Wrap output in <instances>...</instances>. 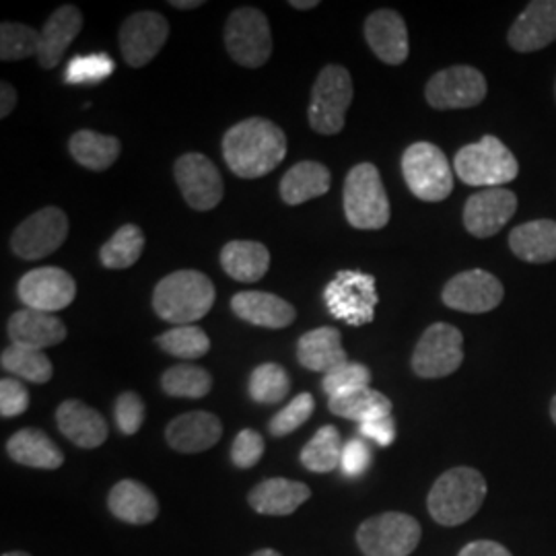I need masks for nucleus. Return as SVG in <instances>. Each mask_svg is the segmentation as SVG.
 Instances as JSON below:
<instances>
[{"label":"nucleus","instance_id":"c03bdc74","mask_svg":"<svg viewBox=\"0 0 556 556\" xmlns=\"http://www.w3.org/2000/svg\"><path fill=\"white\" fill-rule=\"evenodd\" d=\"M116 64L108 54H91V56H75L66 66L64 80L71 85L83 83H100L114 73Z\"/></svg>","mask_w":556,"mask_h":556},{"label":"nucleus","instance_id":"864d4df0","mask_svg":"<svg viewBox=\"0 0 556 556\" xmlns=\"http://www.w3.org/2000/svg\"><path fill=\"white\" fill-rule=\"evenodd\" d=\"M174 9H181V11H188V9H199L204 4V0H172L169 2Z\"/></svg>","mask_w":556,"mask_h":556},{"label":"nucleus","instance_id":"f704fd0d","mask_svg":"<svg viewBox=\"0 0 556 556\" xmlns=\"http://www.w3.org/2000/svg\"><path fill=\"white\" fill-rule=\"evenodd\" d=\"M342 457V441L337 427H321L301 452V464L314 475L334 472Z\"/></svg>","mask_w":556,"mask_h":556},{"label":"nucleus","instance_id":"bb28decb","mask_svg":"<svg viewBox=\"0 0 556 556\" xmlns=\"http://www.w3.org/2000/svg\"><path fill=\"white\" fill-rule=\"evenodd\" d=\"M108 507L112 516L124 523L147 526L160 516V501L149 486L137 480H119L108 495Z\"/></svg>","mask_w":556,"mask_h":556},{"label":"nucleus","instance_id":"9d476101","mask_svg":"<svg viewBox=\"0 0 556 556\" xmlns=\"http://www.w3.org/2000/svg\"><path fill=\"white\" fill-rule=\"evenodd\" d=\"M225 46L239 66H264L273 54V36L266 15L254 7L236 9L225 25Z\"/></svg>","mask_w":556,"mask_h":556},{"label":"nucleus","instance_id":"79ce46f5","mask_svg":"<svg viewBox=\"0 0 556 556\" xmlns=\"http://www.w3.org/2000/svg\"><path fill=\"white\" fill-rule=\"evenodd\" d=\"M371 386V371L363 363H344L334 371L326 374L321 390L330 397L346 396Z\"/></svg>","mask_w":556,"mask_h":556},{"label":"nucleus","instance_id":"e433bc0d","mask_svg":"<svg viewBox=\"0 0 556 556\" xmlns=\"http://www.w3.org/2000/svg\"><path fill=\"white\" fill-rule=\"evenodd\" d=\"M0 365L4 371L31 383H48L54 376L52 361L43 355V351L23 349L17 344H11L2 351Z\"/></svg>","mask_w":556,"mask_h":556},{"label":"nucleus","instance_id":"f257e3e1","mask_svg":"<svg viewBox=\"0 0 556 556\" xmlns=\"http://www.w3.org/2000/svg\"><path fill=\"white\" fill-rule=\"evenodd\" d=\"M223 157L238 178H264L287 157V137L270 119H243L225 132Z\"/></svg>","mask_w":556,"mask_h":556},{"label":"nucleus","instance_id":"8fccbe9b","mask_svg":"<svg viewBox=\"0 0 556 556\" xmlns=\"http://www.w3.org/2000/svg\"><path fill=\"white\" fill-rule=\"evenodd\" d=\"M358 433L363 438L374 439L381 447H388L396 439V422L392 415L390 417L374 418L358 425Z\"/></svg>","mask_w":556,"mask_h":556},{"label":"nucleus","instance_id":"f8f14e48","mask_svg":"<svg viewBox=\"0 0 556 556\" xmlns=\"http://www.w3.org/2000/svg\"><path fill=\"white\" fill-rule=\"evenodd\" d=\"M68 238V217L56 208L46 206L21 223L11 238L13 252L23 260L48 258Z\"/></svg>","mask_w":556,"mask_h":556},{"label":"nucleus","instance_id":"2eb2a0df","mask_svg":"<svg viewBox=\"0 0 556 556\" xmlns=\"http://www.w3.org/2000/svg\"><path fill=\"white\" fill-rule=\"evenodd\" d=\"M20 298L25 307L56 314L77 298V282L66 270L43 266L25 273L20 280Z\"/></svg>","mask_w":556,"mask_h":556},{"label":"nucleus","instance_id":"6e6d98bb","mask_svg":"<svg viewBox=\"0 0 556 556\" xmlns=\"http://www.w3.org/2000/svg\"><path fill=\"white\" fill-rule=\"evenodd\" d=\"M250 556H282L280 553H277V551H273V548H264V551H256L254 555Z\"/></svg>","mask_w":556,"mask_h":556},{"label":"nucleus","instance_id":"7ed1b4c3","mask_svg":"<svg viewBox=\"0 0 556 556\" xmlns=\"http://www.w3.org/2000/svg\"><path fill=\"white\" fill-rule=\"evenodd\" d=\"M486 491V480L475 468H452L435 480L427 497V509L439 526H462L477 516Z\"/></svg>","mask_w":556,"mask_h":556},{"label":"nucleus","instance_id":"0eeeda50","mask_svg":"<svg viewBox=\"0 0 556 556\" xmlns=\"http://www.w3.org/2000/svg\"><path fill=\"white\" fill-rule=\"evenodd\" d=\"M402 174L417 199L441 202L454 190V172L445 153L431 142H415L402 157Z\"/></svg>","mask_w":556,"mask_h":556},{"label":"nucleus","instance_id":"423d86ee","mask_svg":"<svg viewBox=\"0 0 556 556\" xmlns=\"http://www.w3.org/2000/svg\"><path fill=\"white\" fill-rule=\"evenodd\" d=\"M353 96L355 91L351 73L338 64L324 66L312 89V101L307 112L309 126L324 137L342 132Z\"/></svg>","mask_w":556,"mask_h":556},{"label":"nucleus","instance_id":"5701e85b","mask_svg":"<svg viewBox=\"0 0 556 556\" xmlns=\"http://www.w3.org/2000/svg\"><path fill=\"white\" fill-rule=\"evenodd\" d=\"M60 433L83 450H96L108 439V422L80 400H66L56 410Z\"/></svg>","mask_w":556,"mask_h":556},{"label":"nucleus","instance_id":"72a5a7b5","mask_svg":"<svg viewBox=\"0 0 556 556\" xmlns=\"http://www.w3.org/2000/svg\"><path fill=\"white\" fill-rule=\"evenodd\" d=\"M328 408L332 415L346 420L367 422L374 418L390 417L392 415V400L383 396L378 390L363 388L346 396L330 397Z\"/></svg>","mask_w":556,"mask_h":556},{"label":"nucleus","instance_id":"393cba45","mask_svg":"<svg viewBox=\"0 0 556 556\" xmlns=\"http://www.w3.org/2000/svg\"><path fill=\"white\" fill-rule=\"evenodd\" d=\"M231 309L243 321L270 328V330L287 328L298 318V312L289 301L277 298L273 293H262V291L238 293L231 299Z\"/></svg>","mask_w":556,"mask_h":556},{"label":"nucleus","instance_id":"412c9836","mask_svg":"<svg viewBox=\"0 0 556 556\" xmlns=\"http://www.w3.org/2000/svg\"><path fill=\"white\" fill-rule=\"evenodd\" d=\"M365 38L381 62L397 66L408 59V29L402 15L392 9H379L365 21Z\"/></svg>","mask_w":556,"mask_h":556},{"label":"nucleus","instance_id":"4be33fe9","mask_svg":"<svg viewBox=\"0 0 556 556\" xmlns=\"http://www.w3.org/2000/svg\"><path fill=\"white\" fill-rule=\"evenodd\" d=\"M309 497L312 489L303 482L289 478H268L250 491L248 501L260 516L282 517L295 514Z\"/></svg>","mask_w":556,"mask_h":556},{"label":"nucleus","instance_id":"dca6fc26","mask_svg":"<svg viewBox=\"0 0 556 556\" xmlns=\"http://www.w3.org/2000/svg\"><path fill=\"white\" fill-rule=\"evenodd\" d=\"M169 38V23L155 13L142 11L135 13L122 23L119 29V50L128 66L140 68L155 59Z\"/></svg>","mask_w":556,"mask_h":556},{"label":"nucleus","instance_id":"58836bf2","mask_svg":"<svg viewBox=\"0 0 556 556\" xmlns=\"http://www.w3.org/2000/svg\"><path fill=\"white\" fill-rule=\"evenodd\" d=\"M157 344L167 355L186 358V361L204 357L211 351V340L206 337V332L194 324L192 326H174L172 330L163 332L157 338Z\"/></svg>","mask_w":556,"mask_h":556},{"label":"nucleus","instance_id":"4d7b16f0","mask_svg":"<svg viewBox=\"0 0 556 556\" xmlns=\"http://www.w3.org/2000/svg\"><path fill=\"white\" fill-rule=\"evenodd\" d=\"M551 417H553V420H555L556 425V396L553 397V402H551Z\"/></svg>","mask_w":556,"mask_h":556},{"label":"nucleus","instance_id":"4c0bfd02","mask_svg":"<svg viewBox=\"0 0 556 556\" xmlns=\"http://www.w3.org/2000/svg\"><path fill=\"white\" fill-rule=\"evenodd\" d=\"M161 388L167 396L204 397L213 388V378L206 369L197 365H176L161 378Z\"/></svg>","mask_w":556,"mask_h":556},{"label":"nucleus","instance_id":"13d9d810","mask_svg":"<svg viewBox=\"0 0 556 556\" xmlns=\"http://www.w3.org/2000/svg\"><path fill=\"white\" fill-rule=\"evenodd\" d=\"M2 556H31L27 555V553H21V551H15V553H4Z\"/></svg>","mask_w":556,"mask_h":556},{"label":"nucleus","instance_id":"ea45409f","mask_svg":"<svg viewBox=\"0 0 556 556\" xmlns=\"http://www.w3.org/2000/svg\"><path fill=\"white\" fill-rule=\"evenodd\" d=\"M291 379L277 363H264L252 371L250 396L258 404H278L289 396Z\"/></svg>","mask_w":556,"mask_h":556},{"label":"nucleus","instance_id":"39448f33","mask_svg":"<svg viewBox=\"0 0 556 556\" xmlns=\"http://www.w3.org/2000/svg\"><path fill=\"white\" fill-rule=\"evenodd\" d=\"M457 178L477 188H503L519 174L514 153L497 137H484L475 144H466L457 151Z\"/></svg>","mask_w":556,"mask_h":556},{"label":"nucleus","instance_id":"4468645a","mask_svg":"<svg viewBox=\"0 0 556 556\" xmlns=\"http://www.w3.org/2000/svg\"><path fill=\"white\" fill-rule=\"evenodd\" d=\"M174 176L178 181L181 197L194 211H213L219 206L225 186L219 169L213 161L200 153H186L176 161Z\"/></svg>","mask_w":556,"mask_h":556},{"label":"nucleus","instance_id":"de8ad7c7","mask_svg":"<svg viewBox=\"0 0 556 556\" xmlns=\"http://www.w3.org/2000/svg\"><path fill=\"white\" fill-rule=\"evenodd\" d=\"M29 408V394L25 386L13 378L0 381V415L2 418L20 417Z\"/></svg>","mask_w":556,"mask_h":556},{"label":"nucleus","instance_id":"1a4fd4ad","mask_svg":"<svg viewBox=\"0 0 556 556\" xmlns=\"http://www.w3.org/2000/svg\"><path fill=\"white\" fill-rule=\"evenodd\" d=\"M420 534L415 517L388 511L358 526L357 544L365 556H408L415 553Z\"/></svg>","mask_w":556,"mask_h":556},{"label":"nucleus","instance_id":"f03ea898","mask_svg":"<svg viewBox=\"0 0 556 556\" xmlns=\"http://www.w3.org/2000/svg\"><path fill=\"white\" fill-rule=\"evenodd\" d=\"M215 285L199 270H178L165 278L153 293V309L161 319L174 326H192L215 305Z\"/></svg>","mask_w":556,"mask_h":556},{"label":"nucleus","instance_id":"20e7f679","mask_svg":"<svg viewBox=\"0 0 556 556\" xmlns=\"http://www.w3.org/2000/svg\"><path fill=\"white\" fill-rule=\"evenodd\" d=\"M344 215L355 229H383L390 223V200L374 163H358L344 179Z\"/></svg>","mask_w":556,"mask_h":556},{"label":"nucleus","instance_id":"c9c22d12","mask_svg":"<svg viewBox=\"0 0 556 556\" xmlns=\"http://www.w3.org/2000/svg\"><path fill=\"white\" fill-rule=\"evenodd\" d=\"M144 250V233L137 225H124L101 248V264L110 270H124L139 262Z\"/></svg>","mask_w":556,"mask_h":556},{"label":"nucleus","instance_id":"473e14b6","mask_svg":"<svg viewBox=\"0 0 556 556\" xmlns=\"http://www.w3.org/2000/svg\"><path fill=\"white\" fill-rule=\"evenodd\" d=\"M71 155L83 167L91 172H103L112 167L119 157L122 144L116 137L100 135L93 130H79L68 142Z\"/></svg>","mask_w":556,"mask_h":556},{"label":"nucleus","instance_id":"2f4dec72","mask_svg":"<svg viewBox=\"0 0 556 556\" xmlns=\"http://www.w3.org/2000/svg\"><path fill=\"white\" fill-rule=\"evenodd\" d=\"M225 273L239 282H258L268 273L270 252L258 241H229L220 252Z\"/></svg>","mask_w":556,"mask_h":556},{"label":"nucleus","instance_id":"5fc2aeb1","mask_svg":"<svg viewBox=\"0 0 556 556\" xmlns=\"http://www.w3.org/2000/svg\"><path fill=\"white\" fill-rule=\"evenodd\" d=\"M289 4H291L293 9H299V11H309V9L319 7L318 0H291Z\"/></svg>","mask_w":556,"mask_h":556},{"label":"nucleus","instance_id":"6e6552de","mask_svg":"<svg viewBox=\"0 0 556 556\" xmlns=\"http://www.w3.org/2000/svg\"><path fill=\"white\" fill-rule=\"evenodd\" d=\"M324 301L334 318L349 326H365L376 318V278L358 270H340L324 289Z\"/></svg>","mask_w":556,"mask_h":556},{"label":"nucleus","instance_id":"37998d69","mask_svg":"<svg viewBox=\"0 0 556 556\" xmlns=\"http://www.w3.org/2000/svg\"><path fill=\"white\" fill-rule=\"evenodd\" d=\"M314 408H316V402L314 396L303 392L299 396L293 397L280 413H277L270 425H268V431L273 438H287L291 433H295L299 427H303L309 417L314 415Z\"/></svg>","mask_w":556,"mask_h":556},{"label":"nucleus","instance_id":"cd10ccee","mask_svg":"<svg viewBox=\"0 0 556 556\" xmlns=\"http://www.w3.org/2000/svg\"><path fill=\"white\" fill-rule=\"evenodd\" d=\"M342 337L337 328L321 326L299 338V363L316 374H330L340 365L349 363V355L342 349Z\"/></svg>","mask_w":556,"mask_h":556},{"label":"nucleus","instance_id":"7c9ffc66","mask_svg":"<svg viewBox=\"0 0 556 556\" xmlns=\"http://www.w3.org/2000/svg\"><path fill=\"white\" fill-rule=\"evenodd\" d=\"M509 248L517 258L532 264L556 260V220H530L509 233Z\"/></svg>","mask_w":556,"mask_h":556},{"label":"nucleus","instance_id":"ddd939ff","mask_svg":"<svg viewBox=\"0 0 556 556\" xmlns=\"http://www.w3.org/2000/svg\"><path fill=\"white\" fill-rule=\"evenodd\" d=\"M425 96L435 110H466L486 98V79L472 66H452L427 83Z\"/></svg>","mask_w":556,"mask_h":556},{"label":"nucleus","instance_id":"9b49d317","mask_svg":"<svg viewBox=\"0 0 556 556\" xmlns=\"http://www.w3.org/2000/svg\"><path fill=\"white\" fill-rule=\"evenodd\" d=\"M464 363V337L452 324H433L418 340L413 371L418 378L439 379L456 374Z\"/></svg>","mask_w":556,"mask_h":556},{"label":"nucleus","instance_id":"f3484780","mask_svg":"<svg viewBox=\"0 0 556 556\" xmlns=\"http://www.w3.org/2000/svg\"><path fill=\"white\" fill-rule=\"evenodd\" d=\"M505 289L497 277L486 270H466L452 278L441 299L447 307L464 314H486L501 305Z\"/></svg>","mask_w":556,"mask_h":556},{"label":"nucleus","instance_id":"a18cd8bd","mask_svg":"<svg viewBox=\"0 0 556 556\" xmlns=\"http://www.w3.org/2000/svg\"><path fill=\"white\" fill-rule=\"evenodd\" d=\"M114 413H116L118 429L124 435L139 433L140 427L144 422V402L140 400L139 394H135V392L119 394Z\"/></svg>","mask_w":556,"mask_h":556},{"label":"nucleus","instance_id":"49530a36","mask_svg":"<svg viewBox=\"0 0 556 556\" xmlns=\"http://www.w3.org/2000/svg\"><path fill=\"white\" fill-rule=\"evenodd\" d=\"M264 450H266V445H264L262 435L252 429H243L233 441L231 459L239 470H250L262 459Z\"/></svg>","mask_w":556,"mask_h":556},{"label":"nucleus","instance_id":"6ab92c4d","mask_svg":"<svg viewBox=\"0 0 556 556\" xmlns=\"http://www.w3.org/2000/svg\"><path fill=\"white\" fill-rule=\"evenodd\" d=\"M223 438V422L217 415L194 410L174 418L167 425L165 439L179 454H200L215 447Z\"/></svg>","mask_w":556,"mask_h":556},{"label":"nucleus","instance_id":"a211bd4d","mask_svg":"<svg viewBox=\"0 0 556 556\" xmlns=\"http://www.w3.org/2000/svg\"><path fill=\"white\" fill-rule=\"evenodd\" d=\"M516 211L517 197L511 190L489 188L468 199L464 206V225L475 238H493L516 215Z\"/></svg>","mask_w":556,"mask_h":556},{"label":"nucleus","instance_id":"b1692460","mask_svg":"<svg viewBox=\"0 0 556 556\" xmlns=\"http://www.w3.org/2000/svg\"><path fill=\"white\" fill-rule=\"evenodd\" d=\"M9 337L17 346L43 351L48 346L64 342L66 326L54 314H43L25 307L9 319Z\"/></svg>","mask_w":556,"mask_h":556},{"label":"nucleus","instance_id":"3c124183","mask_svg":"<svg viewBox=\"0 0 556 556\" xmlns=\"http://www.w3.org/2000/svg\"><path fill=\"white\" fill-rule=\"evenodd\" d=\"M457 556H514L503 544L493 540H477L466 544Z\"/></svg>","mask_w":556,"mask_h":556},{"label":"nucleus","instance_id":"09e8293b","mask_svg":"<svg viewBox=\"0 0 556 556\" xmlns=\"http://www.w3.org/2000/svg\"><path fill=\"white\" fill-rule=\"evenodd\" d=\"M371 466V452L365 445L363 439H351L342 447V457H340V468L346 477H358Z\"/></svg>","mask_w":556,"mask_h":556},{"label":"nucleus","instance_id":"aec40b11","mask_svg":"<svg viewBox=\"0 0 556 556\" xmlns=\"http://www.w3.org/2000/svg\"><path fill=\"white\" fill-rule=\"evenodd\" d=\"M509 46L517 52H536L556 40V0H534L509 29Z\"/></svg>","mask_w":556,"mask_h":556},{"label":"nucleus","instance_id":"a878e982","mask_svg":"<svg viewBox=\"0 0 556 556\" xmlns=\"http://www.w3.org/2000/svg\"><path fill=\"white\" fill-rule=\"evenodd\" d=\"M80 27H83V15L73 4H64L50 15V20L46 21V25L41 27L40 50L36 56L41 68L50 71L59 66L66 48L79 36Z\"/></svg>","mask_w":556,"mask_h":556},{"label":"nucleus","instance_id":"c756f323","mask_svg":"<svg viewBox=\"0 0 556 556\" xmlns=\"http://www.w3.org/2000/svg\"><path fill=\"white\" fill-rule=\"evenodd\" d=\"M7 454L13 462L38 470H59L64 454L40 429H21L7 441Z\"/></svg>","mask_w":556,"mask_h":556},{"label":"nucleus","instance_id":"a19ab883","mask_svg":"<svg viewBox=\"0 0 556 556\" xmlns=\"http://www.w3.org/2000/svg\"><path fill=\"white\" fill-rule=\"evenodd\" d=\"M40 34L23 23H2L0 27V59L23 60L38 56Z\"/></svg>","mask_w":556,"mask_h":556},{"label":"nucleus","instance_id":"603ef678","mask_svg":"<svg viewBox=\"0 0 556 556\" xmlns=\"http://www.w3.org/2000/svg\"><path fill=\"white\" fill-rule=\"evenodd\" d=\"M17 105V91L11 83L2 80L0 83V118H9Z\"/></svg>","mask_w":556,"mask_h":556},{"label":"nucleus","instance_id":"c85d7f7f","mask_svg":"<svg viewBox=\"0 0 556 556\" xmlns=\"http://www.w3.org/2000/svg\"><path fill=\"white\" fill-rule=\"evenodd\" d=\"M332 184L330 169L318 161H301L280 179V199L289 206L328 194Z\"/></svg>","mask_w":556,"mask_h":556}]
</instances>
